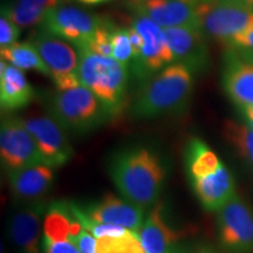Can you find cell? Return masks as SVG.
<instances>
[{
	"instance_id": "3957f363",
	"label": "cell",
	"mask_w": 253,
	"mask_h": 253,
	"mask_svg": "<svg viewBox=\"0 0 253 253\" xmlns=\"http://www.w3.org/2000/svg\"><path fill=\"white\" fill-rule=\"evenodd\" d=\"M192 72L183 63L173 62L144 81L132 100L135 119H155L182 112L192 93Z\"/></svg>"
},
{
	"instance_id": "e0dca14e",
	"label": "cell",
	"mask_w": 253,
	"mask_h": 253,
	"mask_svg": "<svg viewBox=\"0 0 253 253\" xmlns=\"http://www.w3.org/2000/svg\"><path fill=\"white\" fill-rule=\"evenodd\" d=\"M137 235L147 253H183L182 235L173 227L162 202L148 211Z\"/></svg>"
},
{
	"instance_id": "5bb4252c",
	"label": "cell",
	"mask_w": 253,
	"mask_h": 253,
	"mask_svg": "<svg viewBox=\"0 0 253 253\" xmlns=\"http://www.w3.org/2000/svg\"><path fill=\"white\" fill-rule=\"evenodd\" d=\"M202 4L198 0H145L132 5L137 14L148 17L162 28L202 27Z\"/></svg>"
},
{
	"instance_id": "6da1fadb",
	"label": "cell",
	"mask_w": 253,
	"mask_h": 253,
	"mask_svg": "<svg viewBox=\"0 0 253 253\" xmlns=\"http://www.w3.org/2000/svg\"><path fill=\"white\" fill-rule=\"evenodd\" d=\"M108 173L121 197L150 210L162 194L168 170L160 154L137 145L116 151L108 162Z\"/></svg>"
},
{
	"instance_id": "9a60e30c",
	"label": "cell",
	"mask_w": 253,
	"mask_h": 253,
	"mask_svg": "<svg viewBox=\"0 0 253 253\" xmlns=\"http://www.w3.org/2000/svg\"><path fill=\"white\" fill-rule=\"evenodd\" d=\"M80 208L87 219L93 223L120 226L136 233L141 230L147 216L143 208L112 194Z\"/></svg>"
},
{
	"instance_id": "836d02e7",
	"label": "cell",
	"mask_w": 253,
	"mask_h": 253,
	"mask_svg": "<svg viewBox=\"0 0 253 253\" xmlns=\"http://www.w3.org/2000/svg\"><path fill=\"white\" fill-rule=\"evenodd\" d=\"M240 1H243L245 5H248L250 8L253 9V0H240Z\"/></svg>"
},
{
	"instance_id": "5b68a950",
	"label": "cell",
	"mask_w": 253,
	"mask_h": 253,
	"mask_svg": "<svg viewBox=\"0 0 253 253\" xmlns=\"http://www.w3.org/2000/svg\"><path fill=\"white\" fill-rule=\"evenodd\" d=\"M50 115L65 130L74 134L93 131L112 119L99 97L84 84L56 90L50 100Z\"/></svg>"
},
{
	"instance_id": "4316f807",
	"label": "cell",
	"mask_w": 253,
	"mask_h": 253,
	"mask_svg": "<svg viewBox=\"0 0 253 253\" xmlns=\"http://www.w3.org/2000/svg\"><path fill=\"white\" fill-rule=\"evenodd\" d=\"M45 253H80L77 244L65 236L49 235L43 232Z\"/></svg>"
},
{
	"instance_id": "f546056e",
	"label": "cell",
	"mask_w": 253,
	"mask_h": 253,
	"mask_svg": "<svg viewBox=\"0 0 253 253\" xmlns=\"http://www.w3.org/2000/svg\"><path fill=\"white\" fill-rule=\"evenodd\" d=\"M128 32H129V39H130L131 48H132L131 61L135 62L140 59L142 49H143V46H144V40H143V37H142V34L136 30L132 25L130 27H128Z\"/></svg>"
},
{
	"instance_id": "8992f818",
	"label": "cell",
	"mask_w": 253,
	"mask_h": 253,
	"mask_svg": "<svg viewBox=\"0 0 253 253\" xmlns=\"http://www.w3.org/2000/svg\"><path fill=\"white\" fill-rule=\"evenodd\" d=\"M217 213V238L226 253H253V209L238 195Z\"/></svg>"
},
{
	"instance_id": "8d00e7d4",
	"label": "cell",
	"mask_w": 253,
	"mask_h": 253,
	"mask_svg": "<svg viewBox=\"0 0 253 253\" xmlns=\"http://www.w3.org/2000/svg\"><path fill=\"white\" fill-rule=\"evenodd\" d=\"M198 1H203V2H207V1H211V0H198Z\"/></svg>"
},
{
	"instance_id": "f1b7e54d",
	"label": "cell",
	"mask_w": 253,
	"mask_h": 253,
	"mask_svg": "<svg viewBox=\"0 0 253 253\" xmlns=\"http://www.w3.org/2000/svg\"><path fill=\"white\" fill-rule=\"evenodd\" d=\"M226 45L232 47V48H239L253 52V27L236 36Z\"/></svg>"
},
{
	"instance_id": "e575fe53",
	"label": "cell",
	"mask_w": 253,
	"mask_h": 253,
	"mask_svg": "<svg viewBox=\"0 0 253 253\" xmlns=\"http://www.w3.org/2000/svg\"><path fill=\"white\" fill-rule=\"evenodd\" d=\"M142 1H145V0H131L132 5H134V4H138V2H142Z\"/></svg>"
},
{
	"instance_id": "277c9868",
	"label": "cell",
	"mask_w": 253,
	"mask_h": 253,
	"mask_svg": "<svg viewBox=\"0 0 253 253\" xmlns=\"http://www.w3.org/2000/svg\"><path fill=\"white\" fill-rule=\"evenodd\" d=\"M78 53L81 84L99 97L112 118L119 115L126 103V66L113 56L100 55L87 49H80Z\"/></svg>"
},
{
	"instance_id": "4fadbf2b",
	"label": "cell",
	"mask_w": 253,
	"mask_h": 253,
	"mask_svg": "<svg viewBox=\"0 0 253 253\" xmlns=\"http://www.w3.org/2000/svg\"><path fill=\"white\" fill-rule=\"evenodd\" d=\"M24 123L36 141L43 163L56 169L72 160L74 150L66 130L52 116L27 119Z\"/></svg>"
},
{
	"instance_id": "9c48e42d",
	"label": "cell",
	"mask_w": 253,
	"mask_h": 253,
	"mask_svg": "<svg viewBox=\"0 0 253 253\" xmlns=\"http://www.w3.org/2000/svg\"><path fill=\"white\" fill-rule=\"evenodd\" d=\"M104 19L77 7H58L47 12L41 23L42 30L59 39L67 41L77 48H84Z\"/></svg>"
},
{
	"instance_id": "603a6c76",
	"label": "cell",
	"mask_w": 253,
	"mask_h": 253,
	"mask_svg": "<svg viewBox=\"0 0 253 253\" xmlns=\"http://www.w3.org/2000/svg\"><path fill=\"white\" fill-rule=\"evenodd\" d=\"M223 132L226 140L238 151L239 156L253 169V129L248 122L229 120L224 123Z\"/></svg>"
},
{
	"instance_id": "52a82bcc",
	"label": "cell",
	"mask_w": 253,
	"mask_h": 253,
	"mask_svg": "<svg viewBox=\"0 0 253 253\" xmlns=\"http://www.w3.org/2000/svg\"><path fill=\"white\" fill-rule=\"evenodd\" d=\"M30 42L48 67L56 89L66 90L80 86L79 53L71 43L47 33L42 28L34 34Z\"/></svg>"
},
{
	"instance_id": "d6a6232c",
	"label": "cell",
	"mask_w": 253,
	"mask_h": 253,
	"mask_svg": "<svg viewBox=\"0 0 253 253\" xmlns=\"http://www.w3.org/2000/svg\"><path fill=\"white\" fill-rule=\"evenodd\" d=\"M77 1H80L82 4H87V5H95V4H100V2H103V1H108V0H77Z\"/></svg>"
},
{
	"instance_id": "7402d4cb",
	"label": "cell",
	"mask_w": 253,
	"mask_h": 253,
	"mask_svg": "<svg viewBox=\"0 0 253 253\" xmlns=\"http://www.w3.org/2000/svg\"><path fill=\"white\" fill-rule=\"evenodd\" d=\"M1 59L20 69H34L46 77L52 78L48 67L43 62L39 52L30 41L14 42L0 49Z\"/></svg>"
},
{
	"instance_id": "cb8c5ba5",
	"label": "cell",
	"mask_w": 253,
	"mask_h": 253,
	"mask_svg": "<svg viewBox=\"0 0 253 253\" xmlns=\"http://www.w3.org/2000/svg\"><path fill=\"white\" fill-rule=\"evenodd\" d=\"M96 253H147L138 235L126 231L120 236L104 237L97 239Z\"/></svg>"
},
{
	"instance_id": "44dd1931",
	"label": "cell",
	"mask_w": 253,
	"mask_h": 253,
	"mask_svg": "<svg viewBox=\"0 0 253 253\" xmlns=\"http://www.w3.org/2000/svg\"><path fill=\"white\" fill-rule=\"evenodd\" d=\"M60 0H14L5 6L1 13L19 27H30L42 23L47 12L59 6Z\"/></svg>"
},
{
	"instance_id": "ffe728a7",
	"label": "cell",
	"mask_w": 253,
	"mask_h": 253,
	"mask_svg": "<svg viewBox=\"0 0 253 253\" xmlns=\"http://www.w3.org/2000/svg\"><path fill=\"white\" fill-rule=\"evenodd\" d=\"M33 88L20 68L0 62V106L2 110H15L27 106L33 99Z\"/></svg>"
},
{
	"instance_id": "1f68e13d",
	"label": "cell",
	"mask_w": 253,
	"mask_h": 253,
	"mask_svg": "<svg viewBox=\"0 0 253 253\" xmlns=\"http://www.w3.org/2000/svg\"><path fill=\"white\" fill-rule=\"evenodd\" d=\"M192 253H216V251L213 249H211L210 246H201V248H198Z\"/></svg>"
},
{
	"instance_id": "484cf974",
	"label": "cell",
	"mask_w": 253,
	"mask_h": 253,
	"mask_svg": "<svg viewBox=\"0 0 253 253\" xmlns=\"http://www.w3.org/2000/svg\"><path fill=\"white\" fill-rule=\"evenodd\" d=\"M112 56L126 66H128L129 61L132 59V48L128 28H114Z\"/></svg>"
},
{
	"instance_id": "d4e9b609",
	"label": "cell",
	"mask_w": 253,
	"mask_h": 253,
	"mask_svg": "<svg viewBox=\"0 0 253 253\" xmlns=\"http://www.w3.org/2000/svg\"><path fill=\"white\" fill-rule=\"evenodd\" d=\"M114 27L108 20H104V23L99 27V30L95 32L88 45L82 49L90 50L96 54L112 56L113 55V31ZM80 50V49H79Z\"/></svg>"
},
{
	"instance_id": "7c38bea8",
	"label": "cell",
	"mask_w": 253,
	"mask_h": 253,
	"mask_svg": "<svg viewBox=\"0 0 253 253\" xmlns=\"http://www.w3.org/2000/svg\"><path fill=\"white\" fill-rule=\"evenodd\" d=\"M132 26L142 34L144 46L137 61L132 62L134 74L147 81L157 72L173 63V55L164 37L163 28L145 15L137 14L132 19Z\"/></svg>"
},
{
	"instance_id": "d590c367",
	"label": "cell",
	"mask_w": 253,
	"mask_h": 253,
	"mask_svg": "<svg viewBox=\"0 0 253 253\" xmlns=\"http://www.w3.org/2000/svg\"><path fill=\"white\" fill-rule=\"evenodd\" d=\"M246 122H248V125L253 129V121H251V120H246Z\"/></svg>"
},
{
	"instance_id": "4dcf8cb0",
	"label": "cell",
	"mask_w": 253,
	"mask_h": 253,
	"mask_svg": "<svg viewBox=\"0 0 253 253\" xmlns=\"http://www.w3.org/2000/svg\"><path fill=\"white\" fill-rule=\"evenodd\" d=\"M240 110L244 114L246 120H251V121H253V106L244 107V108H242Z\"/></svg>"
},
{
	"instance_id": "d6986e66",
	"label": "cell",
	"mask_w": 253,
	"mask_h": 253,
	"mask_svg": "<svg viewBox=\"0 0 253 253\" xmlns=\"http://www.w3.org/2000/svg\"><path fill=\"white\" fill-rule=\"evenodd\" d=\"M12 195L20 204L42 199L55 181V168L36 164L7 173Z\"/></svg>"
},
{
	"instance_id": "ba28073f",
	"label": "cell",
	"mask_w": 253,
	"mask_h": 253,
	"mask_svg": "<svg viewBox=\"0 0 253 253\" xmlns=\"http://www.w3.org/2000/svg\"><path fill=\"white\" fill-rule=\"evenodd\" d=\"M202 27L209 36L229 43L253 27V9L240 0H211L202 4Z\"/></svg>"
},
{
	"instance_id": "30bf717a",
	"label": "cell",
	"mask_w": 253,
	"mask_h": 253,
	"mask_svg": "<svg viewBox=\"0 0 253 253\" xmlns=\"http://www.w3.org/2000/svg\"><path fill=\"white\" fill-rule=\"evenodd\" d=\"M0 158L2 169L7 173L43 163L36 141L25 126L24 120L17 118L2 120L0 128Z\"/></svg>"
},
{
	"instance_id": "ac0fdd59",
	"label": "cell",
	"mask_w": 253,
	"mask_h": 253,
	"mask_svg": "<svg viewBox=\"0 0 253 253\" xmlns=\"http://www.w3.org/2000/svg\"><path fill=\"white\" fill-rule=\"evenodd\" d=\"M168 46L171 49L173 62L183 63L192 73H201L209 66V49L203 28H163Z\"/></svg>"
},
{
	"instance_id": "8fae6325",
	"label": "cell",
	"mask_w": 253,
	"mask_h": 253,
	"mask_svg": "<svg viewBox=\"0 0 253 253\" xmlns=\"http://www.w3.org/2000/svg\"><path fill=\"white\" fill-rule=\"evenodd\" d=\"M48 205L45 201L21 204L11 213L7 232L15 253H45L43 223Z\"/></svg>"
},
{
	"instance_id": "2e32d148",
	"label": "cell",
	"mask_w": 253,
	"mask_h": 253,
	"mask_svg": "<svg viewBox=\"0 0 253 253\" xmlns=\"http://www.w3.org/2000/svg\"><path fill=\"white\" fill-rule=\"evenodd\" d=\"M221 84L227 96L240 109L253 106V52L230 47Z\"/></svg>"
},
{
	"instance_id": "83f0119b",
	"label": "cell",
	"mask_w": 253,
	"mask_h": 253,
	"mask_svg": "<svg viewBox=\"0 0 253 253\" xmlns=\"http://www.w3.org/2000/svg\"><path fill=\"white\" fill-rule=\"evenodd\" d=\"M19 37H20V27L1 13V18H0V46L1 48L17 42Z\"/></svg>"
},
{
	"instance_id": "7a4b0ae2",
	"label": "cell",
	"mask_w": 253,
	"mask_h": 253,
	"mask_svg": "<svg viewBox=\"0 0 253 253\" xmlns=\"http://www.w3.org/2000/svg\"><path fill=\"white\" fill-rule=\"evenodd\" d=\"M184 164L192 192L207 211L218 212L237 196L232 173L203 140L190 138Z\"/></svg>"
}]
</instances>
